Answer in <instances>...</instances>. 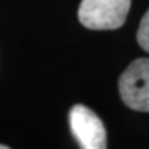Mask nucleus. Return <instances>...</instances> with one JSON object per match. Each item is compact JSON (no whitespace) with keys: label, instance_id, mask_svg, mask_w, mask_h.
I'll return each instance as SVG.
<instances>
[{"label":"nucleus","instance_id":"nucleus-1","mask_svg":"<svg viewBox=\"0 0 149 149\" xmlns=\"http://www.w3.org/2000/svg\"><path fill=\"white\" fill-rule=\"evenodd\" d=\"M131 0H81L79 21L94 31L117 29L127 18Z\"/></svg>","mask_w":149,"mask_h":149},{"label":"nucleus","instance_id":"nucleus-2","mask_svg":"<svg viewBox=\"0 0 149 149\" xmlns=\"http://www.w3.org/2000/svg\"><path fill=\"white\" fill-rule=\"evenodd\" d=\"M123 102L138 112H149V58H138L128 65L119 80Z\"/></svg>","mask_w":149,"mask_h":149},{"label":"nucleus","instance_id":"nucleus-3","mask_svg":"<svg viewBox=\"0 0 149 149\" xmlns=\"http://www.w3.org/2000/svg\"><path fill=\"white\" fill-rule=\"evenodd\" d=\"M72 134L83 149L107 148V133L101 119L84 105H74L69 112Z\"/></svg>","mask_w":149,"mask_h":149},{"label":"nucleus","instance_id":"nucleus-4","mask_svg":"<svg viewBox=\"0 0 149 149\" xmlns=\"http://www.w3.org/2000/svg\"><path fill=\"white\" fill-rule=\"evenodd\" d=\"M137 40H138L139 46L146 53H149V10L145 13V15L141 19L138 32H137Z\"/></svg>","mask_w":149,"mask_h":149},{"label":"nucleus","instance_id":"nucleus-5","mask_svg":"<svg viewBox=\"0 0 149 149\" xmlns=\"http://www.w3.org/2000/svg\"><path fill=\"white\" fill-rule=\"evenodd\" d=\"M0 149H8V146H6V145H1V144H0Z\"/></svg>","mask_w":149,"mask_h":149}]
</instances>
